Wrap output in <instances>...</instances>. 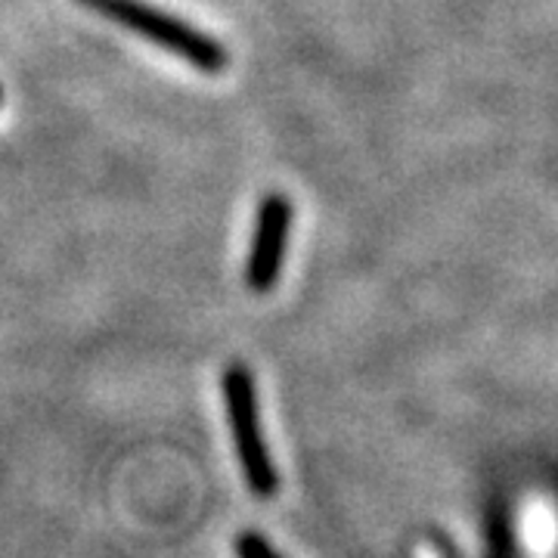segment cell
Here are the masks:
<instances>
[{
	"instance_id": "6da1fadb",
	"label": "cell",
	"mask_w": 558,
	"mask_h": 558,
	"mask_svg": "<svg viewBox=\"0 0 558 558\" xmlns=\"http://www.w3.org/2000/svg\"><path fill=\"white\" fill-rule=\"evenodd\" d=\"M78 3L90 7L94 13H100L106 20L119 22L128 32H137L146 40H153L156 47L190 62L193 69H199L205 75H220L230 65V53L218 38L205 35L196 25L178 20V16L165 13L146 0H78Z\"/></svg>"
},
{
	"instance_id": "7a4b0ae2",
	"label": "cell",
	"mask_w": 558,
	"mask_h": 558,
	"mask_svg": "<svg viewBox=\"0 0 558 558\" xmlns=\"http://www.w3.org/2000/svg\"><path fill=\"white\" fill-rule=\"evenodd\" d=\"M220 385H223V413H227L230 438L236 447L242 478L255 497L270 499L279 490V475L264 440V428H260L255 379L242 363H233L227 366Z\"/></svg>"
},
{
	"instance_id": "3957f363",
	"label": "cell",
	"mask_w": 558,
	"mask_h": 558,
	"mask_svg": "<svg viewBox=\"0 0 558 558\" xmlns=\"http://www.w3.org/2000/svg\"><path fill=\"white\" fill-rule=\"evenodd\" d=\"M289 233H292V202L282 193L264 196L258 205V220H255V236L248 248V264H245V282L252 292H270L277 286L282 258L289 248Z\"/></svg>"
},
{
	"instance_id": "277c9868",
	"label": "cell",
	"mask_w": 558,
	"mask_h": 558,
	"mask_svg": "<svg viewBox=\"0 0 558 558\" xmlns=\"http://www.w3.org/2000/svg\"><path fill=\"white\" fill-rule=\"evenodd\" d=\"M487 558H515L512 556V524L506 519L502 506H494L487 515Z\"/></svg>"
},
{
	"instance_id": "5b68a950",
	"label": "cell",
	"mask_w": 558,
	"mask_h": 558,
	"mask_svg": "<svg viewBox=\"0 0 558 558\" xmlns=\"http://www.w3.org/2000/svg\"><path fill=\"white\" fill-rule=\"evenodd\" d=\"M233 553H236V558H282L267 539L260 537L258 531H245V534H240L236 543H233Z\"/></svg>"
},
{
	"instance_id": "8992f818",
	"label": "cell",
	"mask_w": 558,
	"mask_h": 558,
	"mask_svg": "<svg viewBox=\"0 0 558 558\" xmlns=\"http://www.w3.org/2000/svg\"><path fill=\"white\" fill-rule=\"evenodd\" d=\"M0 100H3V90H0Z\"/></svg>"
}]
</instances>
